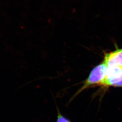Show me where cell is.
Returning a JSON list of instances; mask_svg holds the SVG:
<instances>
[{"instance_id":"obj_1","label":"cell","mask_w":122,"mask_h":122,"mask_svg":"<svg viewBox=\"0 0 122 122\" xmlns=\"http://www.w3.org/2000/svg\"><path fill=\"white\" fill-rule=\"evenodd\" d=\"M107 71V67L104 62L96 66L92 70L87 78L84 81L83 85L72 97L71 100L88 88L95 86H102L105 80Z\"/></svg>"},{"instance_id":"obj_2","label":"cell","mask_w":122,"mask_h":122,"mask_svg":"<svg viewBox=\"0 0 122 122\" xmlns=\"http://www.w3.org/2000/svg\"><path fill=\"white\" fill-rule=\"evenodd\" d=\"M101 86H122V67H107L106 75Z\"/></svg>"},{"instance_id":"obj_3","label":"cell","mask_w":122,"mask_h":122,"mask_svg":"<svg viewBox=\"0 0 122 122\" xmlns=\"http://www.w3.org/2000/svg\"><path fill=\"white\" fill-rule=\"evenodd\" d=\"M104 62L107 67L116 66L122 67V49L105 54Z\"/></svg>"},{"instance_id":"obj_4","label":"cell","mask_w":122,"mask_h":122,"mask_svg":"<svg viewBox=\"0 0 122 122\" xmlns=\"http://www.w3.org/2000/svg\"><path fill=\"white\" fill-rule=\"evenodd\" d=\"M57 118L56 122H71L70 120L64 116L57 107Z\"/></svg>"}]
</instances>
